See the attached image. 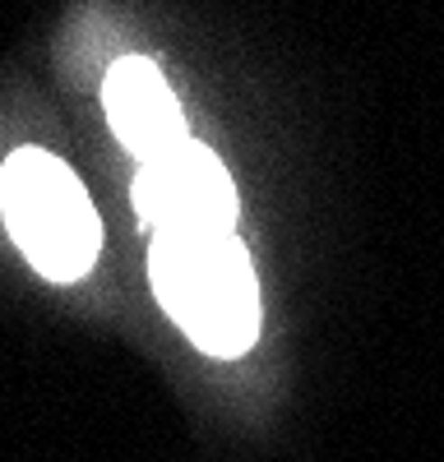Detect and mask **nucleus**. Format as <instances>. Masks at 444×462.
Listing matches in <instances>:
<instances>
[{"label":"nucleus","mask_w":444,"mask_h":462,"mask_svg":"<svg viewBox=\"0 0 444 462\" xmlns=\"http://www.w3.org/2000/svg\"><path fill=\"white\" fill-rule=\"evenodd\" d=\"M134 213L153 236H227L236 226V185L204 143L185 139L139 162Z\"/></svg>","instance_id":"obj_3"},{"label":"nucleus","mask_w":444,"mask_h":462,"mask_svg":"<svg viewBox=\"0 0 444 462\" xmlns=\"http://www.w3.org/2000/svg\"><path fill=\"white\" fill-rule=\"evenodd\" d=\"M0 213L23 259L51 282H79L102 245L79 176L42 148H19L0 167Z\"/></svg>","instance_id":"obj_2"},{"label":"nucleus","mask_w":444,"mask_h":462,"mask_svg":"<svg viewBox=\"0 0 444 462\" xmlns=\"http://www.w3.org/2000/svg\"><path fill=\"white\" fill-rule=\"evenodd\" d=\"M102 106L111 116L116 139L134 152L139 162L158 158V152L185 143V116L162 79V69L143 56H125L111 65L106 84H102Z\"/></svg>","instance_id":"obj_4"},{"label":"nucleus","mask_w":444,"mask_h":462,"mask_svg":"<svg viewBox=\"0 0 444 462\" xmlns=\"http://www.w3.org/2000/svg\"><path fill=\"white\" fill-rule=\"evenodd\" d=\"M153 282L171 324L199 352L232 361L259 337V282L236 231L227 236H153L148 245Z\"/></svg>","instance_id":"obj_1"}]
</instances>
